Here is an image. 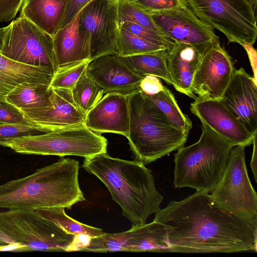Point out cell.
I'll list each match as a JSON object with an SVG mask.
<instances>
[{
	"mask_svg": "<svg viewBox=\"0 0 257 257\" xmlns=\"http://www.w3.org/2000/svg\"><path fill=\"white\" fill-rule=\"evenodd\" d=\"M52 90L51 105L19 109L24 117L45 133L84 125L86 113L75 103L71 89Z\"/></svg>",
	"mask_w": 257,
	"mask_h": 257,
	"instance_id": "obj_15",
	"label": "cell"
},
{
	"mask_svg": "<svg viewBox=\"0 0 257 257\" xmlns=\"http://www.w3.org/2000/svg\"><path fill=\"white\" fill-rule=\"evenodd\" d=\"M253 152H252V158L250 162V167L251 169V171L252 172L254 179L255 180V181L256 182L257 179V168H256V165H257V147H256V137H255V138L253 140Z\"/></svg>",
	"mask_w": 257,
	"mask_h": 257,
	"instance_id": "obj_38",
	"label": "cell"
},
{
	"mask_svg": "<svg viewBox=\"0 0 257 257\" xmlns=\"http://www.w3.org/2000/svg\"><path fill=\"white\" fill-rule=\"evenodd\" d=\"M80 13L53 36L58 69L90 60L89 40L79 25Z\"/></svg>",
	"mask_w": 257,
	"mask_h": 257,
	"instance_id": "obj_19",
	"label": "cell"
},
{
	"mask_svg": "<svg viewBox=\"0 0 257 257\" xmlns=\"http://www.w3.org/2000/svg\"><path fill=\"white\" fill-rule=\"evenodd\" d=\"M45 133L25 118L15 123H0V145L5 147L6 142L18 137Z\"/></svg>",
	"mask_w": 257,
	"mask_h": 257,
	"instance_id": "obj_33",
	"label": "cell"
},
{
	"mask_svg": "<svg viewBox=\"0 0 257 257\" xmlns=\"http://www.w3.org/2000/svg\"><path fill=\"white\" fill-rule=\"evenodd\" d=\"M154 220L165 225L170 252L256 251L257 224L223 210L208 193L196 191L170 201Z\"/></svg>",
	"mask_w": 257,
	"mask_h": 257,
	"instance_id": "obj_1",
	"label": "cell"
},
{
	"mask_svg": "<svg viewBox=\"0 0 257 257\" xmlns=\"http://www.w3.org/2000/svg\"><path fill=\"white\" fill-rule=\"evenodd\" d=\"M190 110L203 123L232 146L252 144L251 134L220 100L196 98Z\"/></svg>",
	"mask_w": 257,
	"mask_h": 257,
	"instance_id": "obj_14",
	"label": "cell"
},
{
	"mask_svg": "<svg viewBox=\"0 0 257 257\" xmlns=\"http://www.w3.org/2000/svg\"><path fill=\"white\" fill-rule=\"evenodd\" d=\"M119 26L137 36L161 46L168 51L171 50L175 45V42L163 33L140 24L130 22H123L120 23Z\"/></svg>",
	"mask_w": 257,
	"mask_h": 257,
	"instance_id": "obj_32",
	"label": "cell"
},
{
	"mask_svg": "<svg viewBox=\"0 0 257 257\" xmlns=\"http://www.w3.org/2000/svg\"><path fill=\"white\" fill-rule=\"evenodd\" d=\"M0 54L15 62L46 70H58L53 37L20 16L5 27Z\"/></svg>",
	"mask_w": 257,
	"mask_h": 257,
	"instance_id": "obj_10",
	"label": "cell"
},
{
	"mask_svg": "<svg viewBox=\"0 0 257 257\" xmlns=\"http://www.w3.org/2000/svg\"><path fill=\"white\" fill-rule=\"evenodd\" d=\"M220 100L252 135L257 133L256 80L241 67L234 69Z\"/></svg>",
	"mask_w": 257,
	"mask_h": 257,
	"instance_id": "obj_16",
	"label": "cell"
},
{
	"mask_svg": "<svg viewBox=\"0 0 257 257\" xmlns=\"http://www.w3.org/2000/svg\"><path fill=\"white\" fill-rule=\"evenodd\" d=\"M52 90L43 83L24 82L6 96L5 100L18 109H29L51 105Z\"/></svg>",
	"mask_w": 257,
	"mask_h": 257,
	"instance_id": "obj_25",
	"label": "cell"
},
{
	"mask_svg": "<svg viewBox=\"0 0 257 257\" xmlns=\"http://www.w3.org/2000/svg\"><path fill=\"white\" fill-rule=\"evenodd\" d=\"M123 251L170 252L166 229L163 224L153 220L141 226L124 231Z\"/></svg>",
	"mask_w": 257,
	"mask_h": 257,
	"instance_id": "obj_23",
	"label": "cell"
},
{
	"mask_svg": "<svg viewBox=\"0 0 257 257\" xmlns=\"http://www.w3.org/2000/svg\"><path fill=\"white\" fill-rule=\"evenodd\" d=\"M53 73L13 61L0 54V100L19 84L35 82L50 85Z\"/></svg>",
	"mask_w": 257,
	"mask_h": 257,
	"instance_id": "obj_22",
	"label": "cell"
},
{
	"mask_svg": "<svg viewBox=\"0 0 257 257\" xmlns=\"http://www.w3.org/2000/svg\"><path fill=\"white\" fill-rule=\"evenodd\" d=\"M79 162L61 157L27 176L0 185V208L71 209L85 200L79 184Z\"/></svg>",
	"mask_w": 257,
	"mask_h": 257,
	"instance_id": "obj_3",
	"label": "cell"
},
{
	"mask_svg": "<svg viewBox=\"0 0 257 257\" xmlns=\"http://www.w3.org/2000/svg\"><path fill=\"white\" fill-rule=\"evenodd\" d=\"M130 110L126 94L105 93L100 100L86 113L84 125L98 134L111 133L127 137Z\"/></svg>",
	"mask_w": 257,
	"mask_h": 257,
	"instance_id": "obj_18",
	"label": "cell"
},
{
	"mask_svg": "<svg viewBox=\"0 0 257 257\" xmlns=\"http://www.w3.org/2000/svg\"><path fill=\"white\" fill-rule=\"evenodd\" d=\"M24 118L19 109L6 101L0 100V123H15Z\"/></svg>",
	"mask_w": 257,
	"mask_h": 257,
	"instance_id": "obj_35",
	"label": "cell"
},
{
	"mask_svg": "<svg viewBox=\"0 0 257 257\" xmlns=\"http://www.w3.org/2000/svg\"><path fill=\"white\" fill-rule=\"evenodd\" d=\"M245 147L232 146L221 180L211 191L222 209L251 224H257V195L249 179Z\"/></svg>",
	"mask_w": 257,
	"mask_h": 257,
	"instance_id": "obj_9",
	"label": "cell"
},
{
	"mask_svg": "<svg viewBox=\"0 0 257 257\" xmlns=\"http://www.w3.org/2000/svg\"><path fill=\"white\" fill-rule=\"evenodd\" d=\"M75 238L35 210L0 212V245L5 250L70 251Z\"/></svg>",
	"mask_w": 257,
	"mask_h": 257,
	"instance_id": "obj_6",
	"label": "cell"
},
{
	"mask_svg": "<svg viewBox=\"0 0 257 257\" xmlns=\"http://www.w3.org/2000/svg\"><path fill=\"white\" fill-rule=\"evenodd\" d=\"M201 130L197 142L174 155L175 188L209 193L221 179L232 146L203 123Z\"/></svg>",
	"mask_w": 257,
	"mask_h": 257,
	"instance_id": "obj_5",
	"label": "cell"
},
{
	"mask_svg": "<svg viewBox=\"0 0 257 257\" xmlns=\"http://www.w3.org/2000/svg\"><path fill=\"white\" fill-rule=\"evenodd\" d=\"M24 0H0V22L12 20L21 8Z\"/></svg>",
	"mask_w": 257,
	"mask_h": 257,
	"instance_id": "obj_36",
	"label": "cell"
},
{
	"mask_svg": "<svg viewBox=\"0 0 257 257\" xmlns=\"http://www.w3.org/2000/svg\"><path fill=\"white\" fill-rule=\"evenodd\" d=\"M251 3H252L253 7L254 9H256V0H249Z\"/></svg>",
	"mask_w": 257,
	"mask_h": 257,
	"instance_id": "obj_40",
	"label": "cell"
},
{
	"mask_svg": "<svg viewBox=\"0 0 257 257\" xmlns=\"http://www.w3.org/2000/svg\"><path fill=\"white\" fill-rule=\"evenodd\" d=\"M72 96L77 106L86 113L104 94L103 89L86 74V70L71 89Z\"/></svg>",
	"mask_w": 257,
	"mask_h": 257,
	"instance_id": "obj_28",
	"label": "cell"
},
{
	"mask_svg": "<svg viewBox=\"0 0 257 257\" xmlns=\"http://www.w3.org/2000/svg\"><path fill=\"white\" fill-rule=\"evenodd\" d=\"M5 249H6V247L5 246L0 245V251L5 250Z\"/></svg>",
	"mask_w": 257,
	"mask_h": 257,
	"instance_id": "obj_41",
	"label": "cell"
},
{
	"mask_svg": "<svg viewBox=\"0 0 257 257\" xmlns=\"http://www.w3.org/2000/svg\"><path fill=\"white\" fill-rule=\"evenodd\" d=\"M160 31L173 40L192 46L203 54L220 42L214 29L187 6L150 14Z\"/></svg>",
	"mask_w": 257,
	"mask_h": 257,
	"instance_id": "obj_12",
	"label": "cell"
},
{
	"mask_svg": "<svg viewBox=\"0 0 257 257\" xmlns=\"http://www.w3.org/2000/svg\"><path fill=\"white\" fill-rule=\"evenodd\" d=\"M5 147L23 154L89 158L106 153L107 141L83 125L18 137L6 142Z\"/></svg>",
	"mask_w": 257,
	"mask_h": 257,
	"instance_id": "obj_7",
	"label": "cell"
},
{
	"mask_svg": "<svg viewBox=\"0 0 257 257\" xmlns=\"http://www.w3.org/2000/svg\"><path fill=\"white\" fill-rule=\"evenodd\" d=\"M68 0H24L20 16L52 37L60 29Z\"/></svg>",
	"mask_w": 257,
	"mask_h": 257,
	"instance_id": "obj_21",
	"label": "cell"
},
{
	"mask_svg": "<svg viewBox=\"0 0 257 257\" xmlns=\"http://www.w3.org/2000/svg\"><path fill=\"white\" fill-rule=\"evenodd\" d=\"M202 55L192 46L178 42L167 55L172 85L177 91L194 99L197 96L192 91V84Z\"/></svg>",
	"mask_w": 257,
	"mask_h": 257,
	"instance_id": "obj_20",
	"label": "cell"
},
{
	"mask_svg": "<svg viewBox=\"0 0 257 257\" xmlns=\"http://www.w3.org/2000/svg\"><path fill=\"white\" fill-rule=\"evenodd\" d=\"M144 94L175 127L185 132H189L192 127V122L181 111L173 94L168 88L162 85L153 94Z\"/></svg>",
	"mask_w": 257,
	"mask_h": 257,
	"instance_id": "obj_26",
	"label": "cell"
},
{
	"mask_svg": "<svg viewBox=\"0 0 257 257\" xmlns=\"http://www.w3.org/2000/svg\"><path fill=\"white\" fill-rule=\"evenodd\" d=\"M231 57L220 42L202 55L195 73L192 91L201 99L220 100L234 71Z\"/></svg>",
	"mask_w": 257,
	"mask_h": 257,
	"instance_id": "obj_13",
	"label": "cell"
},
{
	"mask_svg": "<svg viewBox=\"0 0 257 257\" xmlns=\"http://www.w3.org/2000/svg\"><path fill=\"white\" fill-rule=\"evenodd\" d=\"M168 50L162 49L138 55L120 56L119 60L138 75H152L172 85L167 63Z\"/></svg>",
	"mask_w": 257,
	"mask_h": 257,
	"instance_id": "obj_24",
	"label": "cell"
},
{
	"mask_svg": "<svg viewBox=\"0 0 257 257\" xmlns=\"http://www.w3.org/2000/svg\"><path fill=\"white\" fill-rule=\"evenodd\" d=\"M86 73L103 89L104 94H130L139 87L144 78L121 62L117 54L112 53L89 60Z\"/></svg>",
	"mask_w": 257,
	"mask_h": 257,
	"instance_id": "obj_17",
	"label": "cell"
},
{
	"mask_svg": "<svg viewBox=\"0 0 257 257\" xmlns=\"http://www.w3.org/2000/svg\"><path fill=\"white\" fill-rule=\"evenodd\" d=\"M82 167L106 187L132 228L145 224L151 215L160 210L163 197L155 187L151 171L143 163L113 158L106 153L84 158Z\"/></svg>",
	"mask_w": 257,
	"mask_h": 257,
	"instance_id": "obj_2",
	"label": "cell"
},
{
	"mask_svg": "<svg viewBox=\"0 0 257 257\" xmlns=\"http://www.w3.org/2000/svg\"><path fill=\"white\" fill-rule=\"evenodd\" d=\"M63 207H51L36 209L44 217L52 222L67 233L78 236L87 235L91 237L99 236L105 232L101 229L89 226L67 215Z\"/></svg>",
	"mask_w": 257,
	"mask_h": 257,
	"instance_id": "obj_27",
	"label": "cell"
},
{
	"mask_svg": "<svg viewBox=\"0 0 257 257\" xmlns=\"http://www.w3.org/2000/svg\"><path fill=\"white\" fill-rule=\"evenodd\" d=\"M5 33V28H0V53L3 44L4 36Z\"/></svg>",
	"mask_w": 257,
	"mask_h": 257,
	"instance_id": "obj_39",
	"label": "cell"
},
{
	"mask_svg": "<svg viewBox=\"0 0 257 257\" xmlns=\"http://www.w3.org/2000/svg\"><path fill=\"white\" fill-rule=\"evenodd\" d=\"M151 14L188 6L186 0H128Z\"/></svg>",
	"mask_w": 257,
	"mask_h": 257,
	"instance_id": "obj_34",
	"label": "cell"
},
{
	"mask_svg": "<svg viewBox=\"0 0 257 257\" xmlns=\"http://www.w3.org/2000/svg\"><path fill=\"white\" fill-rule=\"evenodd\" d=\"M89 61H82L66 67L58 69L53 75L49 89H71L86 70Z\"/></svg>",
	"mask_w": 257,
	"mask_h": 257,
	"instance_id": "obj_31",
	"label": "cell"
},
{
	"mask_svg": "<svg viewBox=\"0 0 257 257\" xmlns=\"http://www.w3.org/2000/svg\"><path fill=\"white\" fill-rule=\"evenodd\" d=\"M119 0H93L81 11L79 25L88 37L90 60L106 54H117Z\"/></svg>",
	"mask_w": 257,
	"mask_h": 257,
	"instance_id": "obj_11",
	"label": "cell"
},
{
	"mask_svg": "<svg viewBox=\"0 0 257 257\" xmlns=\"http://www.w3.org/2000/svg\"><path fill=\"white\" fill-rule=\"evenodd\" d=\"M201 20L223 33L228 42L253 45L256 39L255 9L249 0H186Z\"/></svg>",
	"mask_w": 257,
	"mask_h": 257,
	"instance_id": "obj_8",
	"label": "cell"
},
{
	"mask_svg": "<svg viewBox=\"0 0 257 257\" xmlns=\"http://www.w3.org/2000/svg\"><path fill=\"white\" fill-rule=\"evenodd\" d=\"M117 49V54L120 56H132L165 49L137 36L121 27L119 28Z\"/></svg>",
	"mask_w": 257,
	"mask_h": 257,
	"instance_id": "obj_29",
	"label": "cell"
},
{
	"mask_svg": "<svg viewBox=\"0 0 257 257\" xmlns=\"http://www.w3.org/2000/svg\"><path fill=\"white\" fill-rule=\"evenodd\" d=\"M119 23L130 22L162 32L153 21L150 14L145 12L128 0H119Z\"/></svg>",
	"mask_w": 257,
	"mask_h": 257,
	"instance_id": "obj_30",
	"label": "cell"
},
{
	"mask_svg": "<svg viewBox=\"0 0 257 257\" xmlns=\"http://www.w3.org/2000/svg\"><path fill=\"white\" fill-rule=\"evenodd\" d=\"M92 1L93 0H68L66 11L60 29L72 21L79 12Z\"/></svg>",
	"mask_w": 257,
	"mask_h": 257,
	"instance_id": "obj_37",
	"label": "cell"
},
{
	"mask_svg": "<svg viewBox=\"0 0 257 257\" xmlns=\"http://www.w3.org/2000/svg\"><path fill=\"white\" fill-rule=\"evenodd\" d=\"M127 96L130 122L126 138L135 161L145 165L184 146L189 133L175 127L139 88Z\"/></svg>",
	"mask_w": 257,
	"mask_h": 257,
	"instance_id": "obj_4",
	"label": "cell"
}]
</instances>
